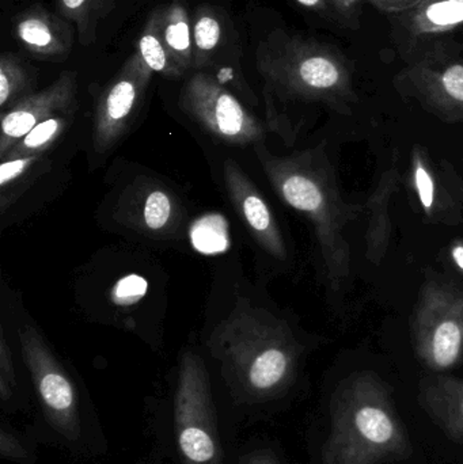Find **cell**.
I'll list each match as a JSON object with an SVG mask.
<instances>
[{
    "label": "cell",
    "instance_id": "1",
    "mask_svg": "<svg viewBox=\"0 0 463 464\" xmlns=\"http://www.w3.org/2000/svg\"><path fill=\"white\" fill-rule=\"evenodd\" d=\"M219 362L234 408L246 416L263 413L294 383L295 351L285 329L260 308L238 299L207 341Z\"/></svg>",
    "mask_w": 463,
    "mask_h": 464
},
{
    "label": "cell",
    "instance_id": "2",
    "mask_svg": "<svg viewBox=\"0 0 463 464\" xmlns=\"http://www.w3.org/2000/svg\"><path fill=\"white\" fill-rule=\"evenodd\" d=\"M413 447L391 390L374 376L342 383L331 401L323 464H386L408 459Z\"/></svg>",
    "mask_w": 463,
    "mask_h": 464
},
{
    "label": "cell",
    "instance_id": "3",
    "mask_svg": "<svg viewBox=\"0 0 463 464\" xmlns=\"http://www.w3.org/2000/svg\"><path fill=\"white\" fill-rule=\"evenodd\" d=\"M22 357L32 381L41 424L49 438L73 455L105 451L106 441L92 406L43 335L32 326L18 330Z\"/></svg>",
    "mask_w": 463,
    "mask_h": 464
},
{
    "label": "cell",
    "instance_id": "4",
    "mask_svg": "<svg viewBox=\"0 0 463 464\" xmlns=\"http://www.w3.org/2000/svg\"><path fill=\"white\" fill-rule=\"evenodd\" d=\"M256 65L269 86L288 94H342L351 83L350 62L342 51L282 30L258 44Z\"/></svg>",
    "mask_w": 463,
    "mask_h": 464
},
{
    "label": "cell",
    "instance_id": "5",
    "mask_svg": "<svg viewBox=\"0 0 463 464\" xmlns=\"http://www.w3.org/2000/svg\"><path fill=\"white\" fill-rule=\"evenodd\" d=\"M171 447L179 464H228L211 375L200 354L179 359L171 408Z\"/></svg>",
    "mask_w": 463,
    "mask_h": 464
},
{
    "label": "cell",
    "instance_id": "6",
    "mask_svg": "<svg viewBox=\"0 0 463 464\" xmlns=\"http://www.w3.org/2000/svg\"><path fill=\"white\" fill-rule=\"evenodd\" d=\"M179 108L217 140L233 147L257 146L265 125L214 76L196 72L182 86Z\"/></svg>",
    "mask_w": 463,
    "mask_h": 464
},
{
    "label": "cell",
    "instance_id": "7",
    "mask_svg": "<svg viewBox=\"0 0 463 464\" xmlns=\"http://www.w3.org/2000/svg\"><path fill=\"white\" fill-rule=\"evenodd\" d=\"M152 73L135 52L102 90L95 102L92 120V146L97 154L111 151L127 133L133 116L143 102Z\"/></svg>",
    "mask_w": 463,
    "mask_h": 464
},
{
    "label": "cell",
    "instance_id": "8",
    "mask_svg": "<svg viewBox=\"0 0 463 464\" xmlns=\"http://www.w3.org/2000/svg\"><path fill=\"white\" fill-rule=\"evenodd\" d=\"M76 109L78 76L73 71H64L51 86L24 98L2 113L0 157L41 122L57 114H75Z\"/></svg>",
    "mask_w": 463,
    "mask_h": 464
},
{
    "label": "cell",
    "instance_id": "9",
    "mask_svg": "<svg viewBox=\"0 0 463 464\" xmlns=\"http://www.w3.org/2000/svg\"><path fill=\"white\" fill-rule=\"evenodd\" d=\"M223 179L231 204L244 220L255 239L277 258L285 256V246L265 198L258 192L252 179L233 160L223 163Z\"/></svg>",
    "mask_w": 463,
    "mask_h": 464
},
{
    "label": "cell",
    "instance_id": "10",
    "mask_svg": "<svg viewBox=\"0 0 463 464\" xmlns=\"http://www.w3.org/2000/svg\"><path fill=\"white\" fill-rule=\"evenodd\" d=\"M14 34L30 56L52 63L68 59L75 38L71 22L41 5H30L14 18Z\"/></svg>",
    "mask_w": 463,
    "mask_h": 464
},
{
    "label": "cell",
    "instance_id": "11",
    "mask_svg": "<svg viewBox=\"0 0 463 464\" xmlns=\"http://www.w3.org/2000/svg\"><path fill=\"white\" fill-rule=\"evenodd\" d=\"M412 64L402 71L410 83L438 101L463 106V56L453 53L438 43L424 46Z\"/></svg>",
    "mask_w": 463,
    "mask_h": 464
},
{
    "label": "cell",
    "instance_id": "12",
    "mask_svg": "<svg viewBox=\"0 0 463 464\" xmlns=\"http://www.w3.org/2000/svg\"><path fill=\"white\" fill-rule=\"evenodd\" d=\"M391 16L397 38L408 49L463 33V0H424L410 10Z\"/></svg>",
    "mask_w": 463,
    "mask_h": 464
},
{
    "label": "cell",
    "instance_id": "13",
    "mask_svg": "<svg viewBox=\"0 0 463 464\" xmlns=\"http://www.w3.org/2000/svg\"><path fill=\"white\" fill-rule=\"evenodd\" d=\"M122 203V220L130 227L150 235L168 237L181 223L178 201L170 190L151 182L130 188Z\"/></svg>",
    "mask_w": 463,
    "mask_h": 464
},
{
    "label": "cell",
    "instance_id": "14",
    "mask_svg": "<svg viewBox=\"0 0 463 464\" xmlns=\"http://www.w3.org/2000/svg\"><path fill=\"white\" fill-rule=\"evenodd\" d=\"M421 408L454 443L463 446V382L429 381L419 397Z\"/></svg>",
    "mask_w": 463,
    "mask_h": 464
},
{
    "label": "cell",
    "instance_id": "15",
    "mask_svg": "<svg viewBox=\"0 0 463 464\" xmlns=\"http://www.w3.org/2000/svg\"><path fill=\"white\" fill-rule=\"evenodd\" d=\"M160 10V33L169 56L182 73L193 68L192 18L182 0H171Z\"/></svg>",
    "mask_w": 463,
    "mask_h": 464
},
{
    "label": "cell",
    "instance_id": "16",
    "mask_svg": "<svg viewBox=\"0 0 463 464\" xmlns=\"http://www.w3.org/2000/svg\"><path fill=\"white\" fill-rule=\"evenodd\" d=\"M57 14L75 24L81 45L90 46L97 40V27L116 5V0H54Z\"/></svg>",
    "mask_w": 463,
    "mask_h": 464
},
{
    "label": "cell",
    "instance_id": "17",
    "mask_svg": "<svg viewBox=\"0 0 463 464\" xmlns=\"http://www.w3.org/2000/svg\"><path fill=\"white\" fill-rule=\"evenodd\" d=\"M223 34L225 29L217 8L208 5L198 7L192 18L193 68L208 64L222 45Z\"/></svg>",
    "mask_w": 463,
    "mask_h": 464
},
{
    "label": "cell",
    "instance_id": "18",
    "mask_svg": "<svg viewBox=\"0 0 463 464\" xmlns=\"http://www.w3.org/2000/svg\"><path fill=\"white\" fill-rule=\"evenodd\" d=\"M136 53L154 73H160L166 78H179L184 75L169 56L168 49L163 43L162 33H160L159 8L150 14L149 19L144 24L143 33L139 37Z\"/></svg>",
    "mask_w": 463,
    "mask_h": 464
},
{
    "label": "cell",
    "instance_id": "19",
    "mask_svg": "<svg viewBox=\"0 0 463 464\" xmlns=\"http://www.w3.org/2000/svg\"><path fill=\"white\" fill-rule=\"evenodd\" d=\"M35 78L16 54L5 52L0 57V109L2 113L19 101L34 94Z\"/></svg>",
    "mask_w": 463,
    "mask_h": 464
},
{
    "label": "cell",
    "instance_id": "20",
    "mask_svg": "<svg viewBox=\"0 0 463 464\" xmlns=\"http://www.w3.org/2000/svg\"><path fill=\"white\" fill-rule=\"evenodd\" d=\"M73 114H57L33 128L26 136L18 143L14 144L13 149L8 150L7 154L3 155L2 160H16V158L43 157L49 149L56 144L63 133L70 128Z\"/></svg>",
    "mask_w": 463,
    "mask_h": 464
},
{
    "label": "cell",
    "instance_id": "21",
    "mask_svg": "<svg viewBox=\"0 0 463 464\" xmlns=\"http://www.w3.org/2000/svg\"><path fill=\"white\" fill-rule=\"evenodd\" d=\"M462 354L461 327L453 321L443 322L435 330L427 349V359L431 367L448 370L453 367Z\"/></svg>",
    "mask_w": 463,
    "mask_h": 464
},
{
    "label": "cell",
    "instance_id": "22",
    "mask_svg": "<svg viewBox=\"0 0 463 464\" xmlns=\"http://www.w3.org/2000/svg\"><path fill=\"white\" fill-rule=\"evenodd\" d=\"M45 162L43 157L16 158V160H2L0 165V209L5 212L11 204L14 195V188L19 182L26 181L32 177V173L37 170L38 166Z\"/></svg>",
    "mask_w": 463,
    "mask_h": 464
},
{
    "label": "cell",
    "instance_id": "23",
    "mask_svg": "<svg viewBox=\"0 0 463 464\" xmlns=\"http://www.w3.org/2000/svg\"><path fill=\"white\" fill-rule=\"evenodd\" d=\"M0 402L5 413H16L22 411L19 397L18 378L14 365L13 352L7 343L5 332H0Z\"/></svg>",
    "mask_w": 463,
    "mask_h": 464
},
{
    "label": "cell",
    "instance_id": "24",
    "mask_svg": "<svg viewBox=\"0 0 463 464\" xmlns=\"http://www.w3.org/2000/svg\"><path fill=\"white\" fill-rule=\"evenodd\" d=\"M0 458L19 464H34L37 460L32 439L16 430L5 420L0 424Z\"/></svg>",
    "mask_w": 463,
    "mask_h": 464
},
{
    "label": "cell",
    "instance_id": "25",
    "mask_svg": "<svg viewBox=\"0 0 463 464\" xmlns=\"http://www.w3.org/2000/svg\"><path fill=\"white\" fill-rule=\"evenodd\" d=\"M147 283L140 276L122 278L111 291V300L119 305H130L139 302L146 295Z\"/></svg>",
    "mask_w": 463,
    "mask_h": 464
},
{
    "label": "cell",
    "instance_id": "26",
    "mask_svg": "<svg viewBox=\"0 0 463 464\" xmlns=\"http://www.w3.org/2000/svg\"><path fill=\"white\" fill-rule=\"evenodd\" d=\"M173 452L171 440L169 439L168 430H157V438L149 451L144 452L133 464H168L169 457Z\"/></svg>",
    "mask_w": 463,
    "mask_h": 464
},
{
    "label": "cell",
    "instance_id": "27",
    "mask_svg": "<svg viewBox=\"0 0 463 464\" xmlns=\"http://www.w3.org/2000/svg\"><path fill=\"white\" fill-rule=\"evenodd\" d=\"M329 2L336 14L339 24L350 29H358L359 14L364 0H329Z\"/></svg>",
    "mask_w": 463,
    "mask_h": 464
},
{
    "label": "cell",
    "instance_id": "28",
    "mask_svg": "<svg viewBox=\"0 0 463 464\" xmlns=\"http://www.w3.org/2000/svg\"><path fill=\"white\" fill-rule=\"evenodd\" d=\"M234 464H283L272 447L257 446L246 449L236 457Z\"/></svg>",
    "mask_w": 463,
    "mask_h": 464
},
{
    "label": "cell",
    "instance_id": "29",
    "mask_svg": "<svg viewBox=\"0 0 463 464\" xmlns=\"http://www.w3.org/2000/svg\"><path fill=\"white\" fill-rule=\"evenodd\" d=\"M416 185H418L419 195L424 208L429 209L434 204V184L431 177L427 173L426 169L418 166L416 169Z\"/></svg>",
    "mask_w": 463,
    "mask_h": 464
},
{
    "label": "cell",
    "instance_id": "30",
    "mask_svg": "<svg viewBox=\"0 0 463 464\" xmlns=\"http://www.w3.org/2000/svg\"><path fill=\"white\" fill-rule=\"evenodd\" d=\"M374 7L389 15L404 13L416 5L423 3L424 0H369Z\"/></svg>",
    "mask_w": 463,
    "mask_h": 464
},
{
    "label": "cell",
    "instance_id": "31",
    "mask_svg": "<svg viewBox=\"0 0 463 464\" xmlns=\"http://www.w3.org/2000/svg\"><path fill=\"white\" fill-rule=\"evenodd\" d=\"M295 2L298 3L302 8H304V10L310 11V13L315 14V15L321 16V18L339 24L336 14H334L329 0H295Z\"/></svg>",
    "mask_w": 463,
    "mask_h": 464
},
{
    "label": "cell",
    "instance_id": "32",
    "mask_svg": "<svg viewBox=\"0 0 463 464\" xmlns=\"http://www.w3.org/2000/svg\"><path fill=\"white\" fill-rule=\"evenodd\" d=\"M453 256L458 266L463 269V246H457L453 250Z\"/></svg>",
    "mask_w": 463,
    "mask_h": 464
}]
</instances>
